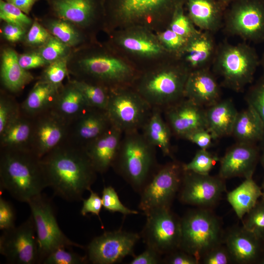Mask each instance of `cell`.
<instances>
[{"label": "cell", "instance_id": "1", "mask_svg": "<svg viewBox=\"0 0 264 264\" xmlns=\"http://www.w3.org/2000/svg\"><path fill=\"white\" fill-rule=\"evenodd\" d=\"M48 187L69 201L82 200L97 173L83 147L68 140L41 159Z\"/></svg>", "mask_w": 264, "mask_h": 264}, {"label": "cell", "instance_id": "2", "mask_svg": "<svg viewBox=\"0 0 264 264\" xmlns=\"http://www.w3.org/2000/svg\"><path fill=\"white\" fill-rule=\"evenodd\" d=\"M0 180V190L27 203L48 187L41 159L31 151L1 149Z\"/></svg>", "mask_w": 264, "mask_h": 264}, {"label": "cell", "instance_id": "3", "mask_svg": "<svg viewBox=\"0 0 264 264\" xmlns=\"http://www.w3.org/2000/svg\"><path fill=\"white\" fill-rule=\"evenodd\" d=\"M124 133L112 167L140 195L159 167L154 147L138 131Z\"/></svg>", "mask_w": 264, "mask_h": 264}, {"label": "cell", "instance_id": "4", "mask_svg": "<svg viewBox=\"0 0 264 264\" xmlns=\"http://www.w3.org/2000/svg\"><path fill=\"white\" fill-rule=\"evenodd\" d=\"M260 65L254 48L245 43L231 44L224 42L217 46L212 66L222 85L236 92L252 83Z\"/></svg>", "mask_w": 264, "mask_h": 264}, {"label": "cell", "instance_id": "5", "mask_svg": "<svg viewBox=\"0 0 264 264\" xmlns=\"http://www.w3.org/2000/svg\"><path fill=\"white\" fill-rule=\"evenodd\" d=\"M73 78L108 87L124 81L132 72L124 62L103 50L92 49L89 44L73 50L67 61Z\"/></svg>", "mask_w": 264, "mask_h": 264}, {"label": "cell", "instance_id": "6", "mask_svg": "<svg viewBox=\"0 0 264 264\" xmlns=\"http://www.w3.org/2000/svg\"><path fill=\"white\" fill-rule=\"evenodd\" d=\"M224 236L221 221L212 209L190 210L181 218L179 248L200 263L209 251L223 243Z\"/></svg>", "mask_w": 264, "mask_h": 264}, {"label": "cell", "instance_id": "7", "mask_svg": "<svg viewBox=\"0 0 264 264\" xmlns=\"http://www.w3.org/2000/svg\"><path fill=\"white\" fill-rule=\"evenodd\" d=\"M190 70L185 66H171L146 76L139 94L153 108H168L181 100Z\"/></svg>", "mask_w": 264, "mask_h": 264}, {"label": "cell", "instance_id": "8", "mask_svg": "<svg viewBox=\"0 0 264 264\" xmlns=\"http://www.w3.org/2000/svg\"><path fill=\"white\" fill-rule=\"evenodd\" d=\"M33 219L39 247V264L52 251L60 247L85 246L70 240L60 229L52 203L42 193L28 202Z\"/></svg>", "mask_w": 264, "mask_h": 264}, {"label": "cell", "instance_id": "9", "mask_svg": "<svg viewBox=\"0 0 264 264\" xmlns=\"http://www.w3.org/2000/svg\"><path fill=\"white\" fill-rule=\"evenodd\" d=\"M183 172V164L176 160L159 166L140 194L139 209L145 214L154 209L171 208L179 192Z\"/></svg>", "mask_w": 264, "mask_h": 264}, {"label": "cell", "instance_id": "10", "mask_svg": "<svg viewBox=\"0 0 264 264\" xmlns=\"http://www.w3.org/2000/svg\"><path fill=\"white\" fill-rule=\"evenodd\" d=\"M145 215L146 221L140 236L146 246L162 255L178 249L181 239V218L171 208L154 209Z\"/></svg>", "mask_w": 264, "mask_h": 264}, {"label": "cell", "instance_id": "11", "mask_svg": "<svg viewBox=\"0 0 264 264\" xmlns=\"http://www.w3.org/2000/svg\"><path fill=\"white\" fill-rule=\"evenodd\" d=\"M224 30L255 44L264 43V0H239L224 15Z\"/></svg>", "mask_w": 264, "mask_h": 264}, {"label": "cell", "instance_id": "12", "mask_svg": "<svg viewBox=\"0 0 264 264\" xmlns=\"http://www.w3.org/2000/svg\"><path fill=\"white\" fill-rule=\"evenodd\" d=\"M152 109L139 94L111 91L106 111L111 125L126 133L142 129Z\"/></svg>", "mask_w": 264, "mask_h": 264}, {"label": "cell", "instance_id": "13", "mask_svg": "<svg viewBox=\"0 0 264 264\" xmlns=\"http://www.w3.org/2000/svg\"><path fill=\"white\" fill-rule=\"evenodd\" d=\"M140 238V234L121 229L105 232L85 246L88 261L93 264H113L128 256L133 257L134 247Z\"/></svg>", "mask_w": 264, "mask_h": 264}, {"label": "cell", "instance_id": "14", "mask_svg": "<svg viewBox=\"0 0 264 264\" xmlns=\"http://www.w3.org/2000/svg\"><path fill=\"white\" fill-rule=\"evenodd\" d=\"M0 253L10 264H39L38 243L31 215L19 226L2 231Z\"/></svg>", "mask_w": 264, "mask_h": 264}, {"label": "cell", "instance_id": "15", "mask_svg": "<svg viewBox=\"0 0 264 264\" xmlns=\"http://www.w3.org/2000/svg\"><path fill=\"white\" fill-rule=\"evenodd\" d=\"M225 180L219 175L213 176L184 170L177 194L178 199L184 204L212 209L226 191Z\"/></svg>", "mask_w": 264, "mask_h": 264}, {"label": "cell", "instance_id": "16", "mask_svg": "<svg viewBox=\"0 0 264 264\" xmlns=\"http://www.w3.org/2000/svg\"><path fill=\"white\" fill-rule=\"evenodd\" d=\"M31 151L40 159L66 142L70 124L51 110L33 117Z\"/></svg>", "mask_w": 264, "mask_h": 264}, {"label": "cell", "instance_id": "17", "mask_svg": "<svg viewBox=\"0 0 264 264\" xmlns=\"http://www.w3.org/2000/svg\"><path fill=\"white\" fill-rule=\"evenodd\" d=\"M49 13L67 20L89 35L101 12L102 0H44Z\"/></svg>", "mask_w": 264, "mask_h": 264}, {"label": "cell", "instance_id": "18", "mask_svg": "<svg viewBox=\"0 0 264 264\" xmlns=\"http://www.w3.org/2000/svg\"><path fill=\"white\" fill-rule=\"evenodd\" d=\"M259 158L256 144L241 143L230 148L220 160L219 176L226 180L252 177Z\"/></svg>", "mask_w": 264, "mask_h": 264}, {"label": "cell", "instance_id": "19", "mask_svg": "<svg viewBox=\"0 0 264 264\" xmlns=\"http://www.w3.org/2000/svg\"><path fill=\"white\" fill-rule=\"evenodd\" d=\"M167 124L177 136L184 138L198 129H207L204 108L186 99L165 109Z\"/></svg>", "mask_w": 264, "mask_h": 264}, {"label": "cell", "instance_id": "20", "mask_svg": "<svg viewBox=\"0 0 264 264\" xmlns=\"http://www.w3.org/2000/svg\"><path fill=\"white\" fill-rule=\"evenodd\" d=\"M111 126L106 110L89 107L70 124L68 140L83 147Z\"/></svg>", "mask_w": 264, "mask_h": 264}, {"label": "cell", "instance_id": "21", "mask_svg": "<svg viewBox=\"0 0 264 264\" xmlns=\"http://www.w3.org/2000/svg\"><path fill=\"white\" fill-rule=\"evenodd\" d=\"M223 243L234 263H258L264 252L262 241L243 226H235L224 233Z\"/></svg>", "mask_w": 264, "mask_h": 264}, {"label": "cell", "instance_id": "22", "mask_svg": "<svg viewBox=\"0 0 264 264\" xmlns=\"http://www.w3.org/2000/svg\"><path fill=\"white\" fill-rule=\"evenodd\" d=\"M123 132L111 125L101 136L83 147L97 173L112 167L118 154Z\"/></svg>", "mask_w": 264, "mask_h": 264}, {"label": "cell", "instance_id": "23", "mask_svg": "<svg viewBox=\"0 0 264 264\" xmlns=\"http://www.w3.org/2000/svg\"><path fill=\"white\" fill-rule=\"evenodd\" d=\"M184 97L204 108L220 100V85L209 68L190 72L184 87Z\"/></svg>", "mask_w": 264, "mask_h": 264}, {"label": "cell", "instance_id": "24", "mask_svg": "<svg viewBox=\"0 0 264 264\" xmlns=\"http://www.w3.org/2000/svg\"><path fill=\"white\" fill-rule=\"evenodd\" d=\"M18 53L9 45H2L0 53V78L3 89L12 93L22 91L34 79L28 70L19 64Z\"/></svg>", "mask_w": 264, "mask_h": 264}, {"label": "cell", "instance_id": "25", "mask_svg": "<svg viewBox=\"0 0 264 264\" xmlns=\"http://www.w3.org/2000/svg\"><path fill=\"white\" fill-rule=\"evenodd\" d=\"M217 45L212 33L199 30L188 39L180 53L184 54L185 66L190 71L209 68L212 65Z\"/></svg>", "mask_w": 264, "mask_h": 264}, {"label": "cell", "instance_id": "26", "mask_svg": "<svg viewBox=\"0 0 264 264\" xmlns=\"http://www.w3.org/2000/svg\"><path fill=\"white\" fill-rule=\"evenodd\" d=\"M33 118L22 110L0 133L1 149L31 151Z\"/></svg>", "mask_w": 264, "mask_h": 264}, {"label": "cell", "instance_id": "27", "mask_svg": "<svg viewBox=\"0 0 264 264\" xmlns=\"http://www.w3.org/2000/svg\"><path fill=\"white\" fill-rule=\"evenodd\" d=\"M38 19L51 35L73 50L89 44V35L72 22L50 13Z\"/></svg>", "mask_w": 264, "mask_h": 264}, {"label": "cell", "instance_id": "28", "mask_svg": "<svg viewBox=\"0 0 264 264\" xmlns=\"http://www.w3.org/2000/svg\"><path fill=\"white\" fill-rule=\"evenodd\" d=\"M189 18L200 29L213 33L223 27L220 4L216 0H188Z\"/></svg>", "mask_w": 264, "mask_h": 264}, {"label": "cell", "instance_id": "29", "mask_svg": "<svg viewBox=\"0 0 264 264\" xmlns=\"http://www.w3.org/2000/svg\"><path fill=\"white\" fill-rule=\"evenodd\" d=\"M205 111L207 129L214 139L231 135L238 111L230 99L220 100Z\"/></svg>", "mask_w": 264, "mask_h": 264}, {"label": "cell", "instance_id": "30", "mask_svg": "<svg viewBox=\"0 0 264 264\" xmlns=\"http://www.w3.org/2000/svg\"><path fill=\"white\" fill-rule=\"evenodd\" d=\"M88 108L81 92L69 78L59 90L51 110L70 124Z\"/></svg>", "mask_w": 264, "mask_h": 264}, {"label": "cell", "instance_id": "31", "mask_svg": "<svg viewBox=\"0 0 264 264\" xmlns=\"http://www.w3.org/2000/svg\"><path fill=\"white\" fill-rule=\"evenodd\" d=\"M231 135L241 143L256 144L264 138V123L256 110L250 105L237 115Z\"/></svg>", "mask_w": 264, "mask_h": 264}, {"label": "cell", "instance_id": "32", "mask_svg": "<svg viewBox=\"0 0 264 264\" xmlns=\"http://www.w3.org/2000/svg\"><path fill=\"white\" fill-rule=\"evenodd\" d=\"M59 90L50 84L38 79L26 99L20 105L22 111L33 118L51 110Z\"/></svg>", "mask_w": 264, "mask_h": 264}, {"label": "cell", "instance_id": "33", "mask_svg": "<svg viewBox=\"0 0 264 264\" xmlns=\"http://www.w3.org/2000/svg\"><path fill=\"white\" fill-rule=\"evenodd\" d=\"M142 134L150 144L157 147L164 156L172 157L171 129L162 117L160 110L154 108L143 126Z\"/></svg>", "mask_w": 264, "mask_h": 264}, {"label": "cell", "instance_id": "34", "mask_svg": "<svg viewBox=\"0 0 264 264\" xmlns=\"http://www.w3.org/2000/svg\"><path fill=\"white\" fill-rule=\"evenodd\" d=\"M262 190L252 177L245 180L227 194V200L238 218L242 220L262 197Z\"/></svg>", "mask_w": 264, "mask_h": 264}, {"label": "cell", "instance_id": "35", "mask_svg": "<svg viewBox=\"0 0 264 264\" xmlns=\"http://www.w3.org/2000/svg\"><path fill=\"white\" fill-rule=\"evenodd\" d=\"M70 79L81 92L89 107L106 110L109 99L107 88L74 78Z\"/></svg>", "mask_w": 264, "mask_h": 264}, {"label": "cell", "instance_id": "36", "mask_svg": "<svg viewBox=\"0 0 264 264\" xmlns=\"http://www.w3.org/2000/svg\"><path fill=\"white\" fill-rule=\"evenodd\" d=\"M171 0H121V8L128 18H135L152 12Z\"/></svg>", "mask_w": 264, "mask_h": 264}, {"label": "cell", "instance_id": "37", "mask_svg": "<svg viewBox=\"0 0 264 264\" xmlns=\"http://www.w3.org/2000/svg\"><path fill=\"white\" fill-rule=\"evenodd\" d=\"M68 58L61 59L48 64L44 67L38 79L45 82L58 89L63 86V81L69 77Z\"/></svg>", "mask_w": 264, "mask_h": 264}, {"label": "cell", "instance_id": "38", "mask_svg": "<svg viewBox=\"0 0 264 264\" xmlns=\"http://www.w3.org/2000/svg\"><path fill=\"white\" fill-rule=\"evenodd\" d=\"M36 50L48 64L61 59L69 58L73 51L71 48L52 35Z\"/></svg>", "mask_w": 264, "mask_h": 264}, {"label": "cell", "instance_id": "39", "mask_svg": "<svg viewBox=\"0 0 264 264\" xmlns=\"http://www.w3.org/2000/svg\"><path fill=\"white\" fill-rule=\"evenodd\" d=\"M242 226L261 241L264 239V200L262 198L242 219Z\"/></svg>", "mask_w": 264, "mask_h": 264}, {"label": "cell", "instance_id": "40", "mask_svg": "<svg viewBox=\"0 0 264 264\" xmlns=\"http://www.w3.org/2000/svg\"><path fill=\"white\" fill-rule=\"evenodd\" d=\"M218 156L207 151L200 149L190 162L183 164L184 170L207 175L219 160Z\"/></svg>", "mask_w": 264, "mask_h": 264}, {"label": "cell", "instance_id": "41", "mask_svg": "<svg viewBox=\"0 0 264 264\" xmlns=\"http://www.w3.org/2000/svg\"><path fill=\"white\" fill-rule=\"evenodd\" d=\"M0 19L1 22L17 25L27 30L34 21L19 8L3 0H0Z\"/></svg>", "mask_w": 264, "mask_h": 264}, {"label": "cell", "instance_id": "42", "mask_svg": "<svg viewBox=\"0 0 264 264\" xmlns=\"http://www.w3.org/2000/svg\"><path fill=\"white\" fill-rule=\"evenodd\" d=\"M33 23L26 32L22 45L27 50L37 49L44 44L52 36L41 23L37 17H34Z\"/></svg>", "mask_w": 264, "mask_h": 264}, {"label": "cell", "instance_id": "43", "mask_svg": "<svg viewBox=\"0 0 264 264\" xmlns=\"http://www.w3.org/2000/svg\"><path fill=\"white\" fill-rule=\"evenodd\" d=\"M121 44L127 49L142 55H154L161 52L157 44L146 38L129 36L124 38Z\"/></svg>", "mask_w": 264, "mask_h": 264}, {"label": "cell", "instance_id": "44", "mask_svg": "<svg viewBox=\"0 0 264 264\" xmlns=\"http://www.w3.org/2000/svg\"><path fill=\"white\" fill-rule=\"evenodd\" d=\"M21 106L14 97L3 89L0 94V133L21 111Z\"/></svg>", "mask_w": 264, "mask_h": 264}, {"label": "cell", "instance_id": "45", "mask_svg": "<svg viewBox=\"0 0 264 264\" xmlns=\"http://www.w3.org/2000/svg\"><path fill=\"white\" fill-rule=\"evenodd\" d=\"M67 248L60 247L48 254L43 260V264H84L88 262L87 256H81Z\"/></svg>", "mask_w": 264, "mask_h": 264}, {"label": "cell", "instance_id": "46", "mask_svg": "<svg viewBox=\"0 0 264 264\" xmlns=\"http://www.w3.org/2000/svg\"><path fill=\"white\" fill-rule=\"evenodd\" d=\"M103 207L110 212H118L124 215H136L137 211L132 210L125 206L120 201L114 188L109 186L105 187L102 192Z\"/></svg>", "mask_w": 264, "mask_h": 264}, {"label": "cell", "instance_id": "47", "mask_svg": "<svg viewBox=\"0 0 264 264\" xmlns=\"http://www.w3.org/2000/svg\"><path fill=\"white\" fill-rule=\"evenodd\" d=\"M194 24L190 18L184 14L179 5L177 6L175 9L169 28L176 34L189 39L199 31L196 29Z\"/></svg>", "mask_w": 264, "mask_h": 264}, {"label": "cell", "instance_id": "48", "mask_svg": "<svg viewBox=\"0 0 264 264\" xmlns=\"http://www.w3.org/2000/svg\"><path fill=\"white\" fill-rule=\"evenodd\" d=\"M246 100L259 114L264 125V73L250 88ZM262 143L264 149V138Z\"/></svg>", "mask_w": 264, "mask_h": 264}, {"label": "cell", "instance_id": "49", "mask_svg": "<svg viewBox=\"0 0 264 264\" xmlns=\"http://www.w3.org/2000/svg\"><path fill=\"white\" fill-rule=\"evenodd\" d=\"M200 264H229L234 263L231 256L222 243L209 251L201 259Z\"/></svg>", "mask_w": 264, "mask_h": 264}, {"label": "cell", "instance_id": "50", "mask_svg": "<svg viewBox=\"0 0 264 264\" xmlns=\"http://www.w3.org/2000/svg\"><path fill=\"white\" fill-rule=\"evenodd\" d=\"M27 30L9 22H2L0 25V38L9 44H15L22 41Z\"/></svg>", "mask_w": 264, "mask_h": 264}, {"label": "cell", "instance_id": "51", "mask_svg": "<svg viewBox=\"0 0 264 264\" xmlns=\"http://www.w3.org/2000/svg\"><path fill=\"white\" fill-rule=\"evenodd\" d=\"M18 62L25 70L44 67L48 64L43 58L36 49L27 50L18 55Z\"/></svg>", "mask_w": 264, "mask_h": 264}, {"label": "cell", "instance_id": "52", "mask_svg": "<svg viewBox=\"0 0 264 264\" xmlns=\"http://www.w3.org/2000/svg\"><path fill=\"white\" fill-rule=\"evenodd\" d=\"M159 38L168 49L179 53L185 47L189 39L176 34L170 28L161 33Z\"/></svg>", "mask_w": 264, "mask_h": 264}, {"label": "cell", "instance_id": "53", "mask_svg": "<svg viewBox=\"0 0 264 264\" xmlns=\"http://www.w3.org/2000/svg\"><path fill=\"white\" fill-rule=\"evenodd\" d=\"M16 212L12 204L0 197V229L5 231L15 227Z\"/></svg>", "mask_w": 264, "mask_h": 264}, {"label": "cell", "instance_id": "54", "mask_svg": "<svg viewBox=\"0 0 264 264\" xmlns=\"http://www.w3.org/2000/svg\"><path fill=\"white\" fill-rule=\"evenodd\" d=\"M90 195L87 199H83V205L80 213L83 216H86L88 213H91L97 216L101 220L99 216L101 209L103 207L101 197L91 189L89 190Z\"/></svg>", "mask_w": 264, "mask_h": 264}, {"label": "cell", "instance_id": "55", "mask_svg": "<svg viewBox=\"0 0 264 264\" xmlns=\"http://www.w3.org/2000/svg\"><path fill=\"white\" fill-rule=\"evenodd\" d=\"M162 264H198L200 263L194 256L178 248L165 255Z\"/></svg>", "mask_w": 264, "mask_h": 264}, {"label": "cell", "instance_id": "56", "mask_svg": "<svg viewBox=\"0 0 264 264\" xmlns=\"http://www.w3.org/2000/svg\"><path fill=\"white\" fill-rule=\"evenodd\" d=\"M184 138L196 144L201 149L207 150L211 145L213 137L206 129L196 130L187 135Z\"/></svg>", "mask_w": 264, "mask_h": 264}, {"label": "cell", "instance_id": "57", "mask_svg": "<svg viewBox=\"0 0 264 264\" xmlns=\"http://www.w3.org/2000/svg\"><path fill=\"white\" fill-rule=\"evenodd\" d=\"M162 255L155 250L147 247L142 253L133 257L130 264H162Z\"/></svg>", "mask_w": 264, "mask_h": 264}, {"label": "cell", "instance_id": "58", "mask_svg": "<svg viewBox=\"0 0 264 264\" xmlns=\"http://www.w3.org/2000/svg\"><path fill=\"white\" fill-rule=\"evenodd\" d=\"M39 0H5L28 15L34 4Z\"/></svg>", "mask_w": 264, "mask_h": 264}, {"label": "cell", "instance_id": "59", "mask_svg": "<svg viewBox=\"0 0 264 264\" xmlns=\"http://www.w3.org/2000/svg\"><path fill=\"white\" fill-rule=\"evenodd\" d=\"M257 263L264 264V253L263 252Z\"/></svg>", "mask_w": 264, "mask_h": 264}, {"label": "cell", "instance_id": "60", "mask_svg": "<svg viewBox=\"0 0 264 264\" xmlns=\"http://www.w3.org/2000/svg\"><path fill=\"white\" fill-rule=\"evenodd\" d=\"M260 65L262 66L263 69H264V52L263 54V56L260 59Z\"/></svg>", "mask_w": 264, "mask_h": 264}, {"label": "cell", "instance_id": "61", "mask_svg": "<svg viewBox=\"0 0 264 264\" xmlns=\"http://www.w3.org/2000/svg\"><path fill=\"white\" fill-rule=\"evenodd\" d=\"M261 164L264 169V149H263V153L261 157Z\"/></svg>", "mask_w": 264, "mask_h": 264}, {"label": "cell", "instance_id": "62", "mask_svg": "<svg viewBox=\"0 0 264 264\" xmlns=\"http://www.w3.org/2000/svg\"><path fill=\"white\" fill-rule=\"evenodd\" d=\"M262 196L261 198L264 200V180L262 185Z\"/></svg>", "mask_w": 264, "mask_h": 264}, {"label": "cell", "instance_id": "63", "mask_svg": "<svg viewBox=\"0 0 264 264\" xmlns=\"http://www.w3.org/2000/svg\"><path fill=\"white\" fill-rule=\"evenodd\" d=\"M262 243H263V246L264 250V239L262 241Z\"/></svg>", "mask_w": 264, "mask_h": 264}, {"label": "cell", "instance_id": "64", "mask_svg": "<svg viewBox=\"0 0 264 264\" xmlns=\"http://www.w3.org/2000/svg\"><path fill=\"white\" fill-rule=\"evenodd\" d=\"M222 2H226L227 1L229 0H219Z\"/></svg>", "mask_w": 264, "mask_h": 264}]
</instances>
